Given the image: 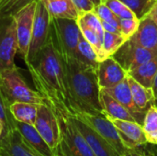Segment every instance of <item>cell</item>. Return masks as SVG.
Masks as SVG:
<instances>
[{
  "instance_id": "1",
  "label": "cell",
  "mask_w": 157,
  "mask_h": 156,
  "mask_svg": "<svg viewBox=\"0 0 157 156\" xmlns=\"http://www.w3.org/2000/svg\"><path fill=\"white\" fill-rule=\"evenodd\" d=\"M36 90L44 98L70 109V96L64 63L50 38L36 61L27 65Z\"/></svg>"
},
{
  "instance_id": "2",
  "label": "cell",
  "mask_w": 157,
  "mask_h": 156,
  "mask_svg": "<svg viewBox=\"0 0 157 156\" xmlns=\"http://www.w3.org/2000/svg\"><path fill=\"white\" fill-rule=\"evenodd\" d=\"M62 59L65 66L70 96V109L67 112L105 115L100 100L101 88L97 70L75 57Z\"/></svg>"
},
{
  "instance_id": "3",
  "label": "cell",
  "mask_w": 157,
  "mask_h": 156,
  "mask_svg": "<svg viewBox=\"0 0 157 156\" xmlns=\"http://www.w3.org/2000/svg\"><path fill=\"white\" fill-rule=\"evenodd\" d=\"M45 100L53 109L60 126L61 142L56 151L57 155L95 156L92 149L74 123L64 106L46 98Z\"/></svg>"
},
{
  "instance_id": "4",
  "label": "cell",
  "mask_w": 157,
  "mask_h": 156,
  "mask_svg": "<svg viewBox=\"0 0 157 156\" xmlns=\"http://www.w3.org/2000/svg\"><path fill=\"white\" fill-rule=\"evenodd\" d=\"M0 90L10 105L14 102L38 105L45 102V98L39 91L29 87L17 65L0 72Z\"/></svg>"
},
{
  "instance_id": "5",
  "label": "cell",
  "mask_w": 157,
  "mask_h": 156,
  "mask_svg": "<svg viewBox=\"0 0 157 156\" xmlns=\"http://www.w3.org/2000/svg\"><path fill=\"white\" fill-rule=\"evenodd\" d=\"M80 36L76 19L52 17L49 38L61 57H75Z\"/></svg>"
},
{
  "instance_id": "6",
  "label": "cell",
  "mask_w": 157,
  "mask_h": 156,
  "mask_svg": "<svg viewBox=\"0 0 157 156\" xmlns=\"http://www.w3.org/2000/svg\"><path fill=\"white\" fill-rule=\"evenodd\" d=\"M51 19L52 16L50 15L44 1L37 0L31 41L29 45L28 57L24 61L26 65L34 63L38 56L40 55L41 50L46 45L50 35Z\"/></svg>"
},
{
  "instance_id": "7",
  "label": "cell",
  "mask_w": 157,
  "mask_h": 156,
  "mask_svg": "<svg viewBox=\"0 0 157 156\" xmlns=\"http://www.w3.org/2000/svg\"><path fill=\"white\" fill-rule=\"evenodd\" d=\"M17 23L14 16L0 17V72L16 66L17 53Z\"/></svg>"
},
{
  "instance_id": "8",
  "label": "cell",
  "mask_w": 157,
  "mask_h": 156,
  "mask_svg": "<svg viewBox=\"0 0 157 156\" xmlns=\"http://www.w3.org/2000/svg\"><path fill=\"white\" fill-rule=\"evenodd\" d=\"M34 126L51 149L56 153L61 142L60 126L53 109L46 100L38 107V113Z\"/></svg>"
},
{
  "instance_id": "9",
  "label": "cell",
  "mask_w": 157,
  "mask_h": 156,
  "mask_svg": "<svg viewBox=\"0 0 157 156\" xmlns=\"http://www.w3.org/2000/svg\"><path fill=\"white\" fill-rule=\"evenodd\" d=\"M157 52L148 50L132 40H126L112 57L129 74L131 71L153 59Z\"/></svg>"
},
{
  "instance_id": "10",
  "label": "cell",
  "mask_w": 157,
  "mask_h": 156,
  "mask_svg": "<svg viewBox=\"0 0 157 156\" xmlns=\"http://www.w3.org/2000/svg\"><path fill=\"white\" fill-rule=\"evenodd\" d=\"M37 0H34L21 8L14 15L17 23V53L22 56L25 61L28 57L29 45L31 41V35L33 29L34 17L36 12Z\"/></svg>"
},
{
  "instance_id": "11",
  "label": "cell",
  "mask_w": 157,
  "mask_h": 156,
  "mask_svg": "<svg viewBox=\"0 0 157 156\" xmlns=\"http://www.w3.org/2000/svg\"><path fill=\"white\" fill-rule=\"evenodd\" d=\"M70 115L80 118L89 126H91L117 151L120 155H122L127 150L121 140L116 127L105 115H91L86 113H75Z\"/></svg>"
},
{
  "instance_id": "12",
  "label": "cell",
  "mask_w": 157,
  "mask_h": 156,
  "mask_svg": "<svg viewBox=\"0 0 157 156\" xmlns=\"http://www.w3.org/2000/svg\"><path fill=\"white\" fill-rule=\"evenodd\" d=\"M70 115V114H69ZM74 123L86 139V143L92 149L95 156H121L117 151L103 139L91 126L78 117L70 115Z\"/></svg>"
},
{
  "instance_id": "13",
  "label": "cell",
  "mask_w": 157,
  "mask_h": 156,
  "mask_svg": "<svg viewBox=\"0 0 157 156\" xmlns=\"http://www.w3.org/2000/svg\"><path fill=\"white\" fill-rule=\"evenodd\" d=\"M116 127L121 140L127 149L136 148L144 145L147 143L143 126L136 121L123 120L108 118Z\"/></svg>"
},
{
  "instance_id": "14",
  "label": "cell",
  "mask_w": 157,
  "mask_h": 156,
  "mask_svg": "<svg viewBox=\"0 0 157 156\" xmlns=\"http://www.w3.org/2000/svg\"><path fill=\"white\" fill-rule=\"evenodd\" d=\"M97 75L100 88H108L123 81L128 76V73L112 56H109L99 62Z\"/></svg>"
},
{
  "instance_id": "15",
  "label": "cell",
  "mask_w": 157,
  "mask_h": 156,
  "mask_svg": "<svg viewBox=\"0 0 157 156\" xmlns=\"http://www.w3.org/2000/svg\"><path fill=\"white\" fill-rule=\"evenodd\" d=\"M1 156H40L23 140L17 129L3 134L0 139Z\"/></svg>"
},
{
  "instance_id": "16",
  "label": "cell",
  "mask_w": 157,
  "mask_h": 156,
  "mask_svg": "<svg viewBox=\"0 0 157 156\" xmlns=\"http://www.w3.org/2000/svg\"><path fill=\"white\" fill-rule=\"evenodd\" d=\"M127 77L123 81H121V83H119L118 85H116L114 86L108 87V88H101V89L106 91L113 98H115L118 102H120L132 115V117L135 119L136 122L143 126L145 115H144L138 109V108L136 107V105L133 101L131 87H130Z\"/></svg>"
},
{
  "instance_id": "17",
  "label": "cell",
  "mask_w": 157,
  "mask_h": 156,
  "mask_svg": "<svg viewBox=\"0 0 157 156\" xmlns=\"http://www.w3.org/2000/svg\"><path fill=\"white\" fill-rule=\"evenodd\" d=\"M16 128L20 132L25 143L40 156H57L56 153L51 149L44 139L40 136L35 126L17 121Z\"/></svg>"
},
{
  "instance_id": "18",
  "label": "cell",
  "mask_w": 157,
  "mask_h": 156,
  "mask_svg": "<svg viewBox=\"0 0 157 156\" xmlns=\"http://www.w3.org/2000/svg\"><path fill=\"white\" fill-rule=\"evenodd\" d=\"M130 40L157 52V25L155 22L149 16L140 19L138 29Z\"/></svg>"
},
{
  "instance_id": "19",
  "label": "cell",
  "mask_w": 157,
  "mask_h": 156,
  "mask_svg": "<svg viewBox=\"0 0 157 156\" xmlns=\"http://www.w3.org/2000/svg\"><path fill=\"white\" fill-rule=\"evenodd\" d=\"M127 79H128L132 95V98L136 107L144 115H145L148 109L153 105H156L153 89L147 88L142 86L129 74H128Z\"/></svg>"
},
{
  "instance_id": "20",
  "label": "cell",
  "mask_w": 157,
  "mask_h": 156,
  "mask_svg": "<svg viewBox=\"0 0 157 156\" xmlns=\"http://www.w3.org/2000/svg\"><path fill=\"white\" fill-rule=\"evenodd\" d=\"M100 100L104 114L107 118L136 121L132 115L120 102H118L103 89L100 90Z\"/></svg>"
},
{
  "instance_id": "21",
  "label": "cell",
  "mask_w": 157,
  "mask_h": 156,
  "mask_svg": "<svg viewBox=\"0 0 157 156\" xmlns=\"http://www.w3.org/2000/svg\"><path fill=\"white\" fill-rule=\"evenodd\" d=\"M52 17L76 19L79 12L72 0H43Z\"/></svg>"
},
{
  "instance_id": "22",
  "label": "cell",
  "mask_w": 157,
  "mask_h": 156,
  "mask_svg": "<svg viewBox=\"0 0 157 156\" xmlns=\"http://www.w3.org/2000/svg\"><path fill=\"white\" fill-rule=\"evenodd\" d=\"M157 73V55L153 59L140 65L134 70L131 71L128 74L136 80L142 86L152 88L155 74Z\"/></svg>"
},
{
  "instance_id": "23",
  "label": "cell",
  "mask_w": 157,
  "mask_h": 156,
  "mask_svg": "<svg viewBox=\"0 0 157 156\" xmlns=\"http://www.w3.org/2000/svg\"><path fill=\"white\" fill-rule=\"evenodd\" d=\"M38 107L39 105L34 103L14 102L10 105V111L17 121L34 126L38 113Z\"/></svg>"
},
{
  "instance_id": "24",
  "label": "cell",
  "mask_w": 157,
  "mask_h": 156,
  "mask_svg": "<svg viewBox=\"0 0 157 156\" xmlns=\"http://www.w3.org/2000/svg\"><path fill=\"white\" fill-rule=\"evenodd\" d=\"M75 58H76L79 62L83 63L84 64L91 66L96 70L99 63L98 54L96 53L94 48L85 39V37L82 35V33H81V36L79 39V42H78V46H77V50H76Z\"/></svg>"
},
{
  "instance_id": "25",
  "label": "cell",
  "mask_w": 157,
  "mask_h": 156,
  "mask_svg": "<svg viewBox=\"0 0 157 156\" xmlns=\"http://www.w3.org/2000/svg\"><path fill=\"white\" fill-rule=\"evenodd\" d=\"M143 130L147 143L157 145V106L153 105L145 114Z\"/></svg>"
},
{
  "instance_id": "26",
  "label": "cell",
  "mask_w": 157,
  "mask_h": 156,
  "mask_svg": "<svg viewBox=\"0 0 157 156\" xmlns=\"http://www.w3.org/2000/svg\"><path fill=\"white\" fill-rule=\"evenodd\" d=\"M125 41L126 40L121 34L105 31L103 38V51L106 58L112 56Z\"/></svg>"
},
{
  "instance_id": "27",
  "label": "cell",
  "mask_w": 157,
  "mask_h": 156,
  "mask_svg": "<svg viewBox=\"0 0 157 156\" xmlns=\"http://www.w3.org/2000/svg\"><path fill=\"white\" fill-rule=\"evenodd\" d=\"M0 120L4 123V134L16 129L17 120L10 111V104L0 90Z\"/></svg>"
},
{
  "instance_id": "28",
  "label": "cell",
  "mask_w": 157,
  "mask_h": 156,
  "mask_svg": "<svg viewBox=\"0 0 157 156\" xmlns=\"http://www.w3.org/2000/svg\"><path fill=\"white\" fill-rule=\"evenodd\" d=\"M135 15L138 19H142L148 15L157 0H121Z\"/></svg>"
},
{
  "instance_id": "29",
  "label": "cell",
  "mask_w": 157,
  "mask_h": 156,
  "mask_svg": "<svg viewBox=\"0 0 157 156\" xmlns=\"http://www.w3.org/2000/svg\"><path fill=\"white\" fill-rule=\"evenodd\" d=\"M34 0H0V17L14 16Z\"/></svg>"
},
{
  "instance_id": "30",
  "label": "cell",
  "mask_w": 157,
  "mask_h": 156,
  "mask_svg": "<svg viewBox=\"0 0 157 156\" xmlns=\"http://www.w3.org/2000/svg\"><path fill=\"white\" fill-rule=\"evenodd\" d=\"M101 3L109 6V8L119 18H131L136 17L133 12L121 0H101Z\"/></svg>"
},
{
  "instance_id": "31",
  "label": "cell",
  "mask_w": 157,
  "mask_h": 156,
  "mask_svg": "<svg viewBox=\"0 0 157 156\" xmlns=\"http://www.w3.org/2000/svg\"><path fill=\"white\" fill-rule=\"evenodd\" d=\"M119 22H120L121 36L126 40H128L137 31L139 24H140V19H138L137 17L119 18Z\"/></svg>"
},
{
  "instance_id": "32",
  "label": "cell",
  "mask_w": 157,
  "mask_h": 156,
  "mask_svg": "<svg viewBox=\"0 0 157 156\" xmlns=\"http://www.w3.org/2000/svg\"><path fill=\"white\" fill-rule=\"evenodd\" d=\"M93 12L98 17V18L101 21H106L108 23H110V24H113L117 27H120L119 17L117 16H115V14L105 4L100 3V4L97 5L94 7Z\"/></svg>"
},
{
  "instance_id": "33",
  "label": "cell",
  "mask_w": 157,
  "mask_h": 156,
  "mask_svg": "<svg viewBox=\"0 0 157 156\" xmlns=\"http://www.w3.org/2000/svg\"><path fill=\"white\" fill-rule=\"evenodd\" d=\"M121 156H157V145L146 143L136 148L127 149Z\"/></svg>"
},
{
  "instance_id": "34",
  "label": "cell",
  "mask_w": 157,
  "mask_h": 156,
  "mask_svg": "<svg viewBox=\"0 0 157 156\" xmlns=\"http://www.w3.org/2000/svg\"><path fill=\"white\" fill-rule=\"evenodd\" d=\"M75 4L76 9L79 12V15L93 11L94 7L101 3V0H72Z\"/></svg>"
},
{
  "instance_id": "35",
  "label": "cell",
  "mask_w": 157,
  "mask_h": 156,
  "mask_svg": "<svg viewBox=\"0 0 157 156\" xmlns=\"http://www.w3.org/2000/svg\"><path fill=\"white\" fill-rule=\"evenodd\" d=\"M102 23V26H103V29H104V31H108V32H111V33H116V34H121V28L120 27H117L113 24H110V23H108L106 21H101Z\"/></svg>"
},
{
  "instance_id": "36",
  "label": "cell",
  "mask_w": 157,
  "mask_h": 156,
  "mask_svg": "<svg viewBox=\"0 0 157 156\" xmlns=\"http://www.w3.org/2000/svg\"><path fill=\"white\" fill-rule=\"evenodd\" d=\"M147 16H149L157 25V2L154 5V6L152 7V9L150 10V12L148 13Z\"/></svg>"
},
{
  "instance_id": "37",
  "label": "cell",
  "mask_w": 157,
  "mask_h": 156,
  "mask_svg": "<svg viewBox=\"0 0 157 156\" xmlns=\"http://www.w3.org/2000/svg\"><path fill=\"white\" fill-rule=\"evenodd\" d=\"M152 89H153V92H154V95H155V103H156L157 106V73L155 74L153 86H152Z\"/></svg>"
},
{
  "instance_id": "38",
  "label": "cell",
  "mask_w": 157,
  "mask_h": 156,
  "mask_svg": "<svg viewBox=\"0 0 157 156\" xmlns=\"http://www.w3.org/2000/svg\"><path fill=\"white\" fill-rule=\"evenodd\" d=\"M4 130H5L4 123H3V121L0 120V139L2 138V136H3V134H4Z\"/></svg>"
},
{
  "instance_id": "39",
  "label": "cell",
  "mask_w": 157,
  "mask_h": 156,
  "mask_svg": "<svg viewBox=\"0 0 157 156\" xmlns=\"http://www.w3.org/2000/svg\"><path fill=\"white\" fill-rule=\"evenodd\" d=\"M57 156H59V155H57Z\"/></svg>"
},
{
  "instance_id": "40",
  "label": "cell",
  "mask_w": 157,
  "mask_h": 156,
  "mask_svg": "<svg viewBox=\"0 0 157 156\" xmlns=\"http://www.w3.org/2000/svg\"><path fill=\"white\" fill-rule=\"evenodd\" d=\"M0 156H1V155H0Z\"/></svg>"
}]
</instances>
